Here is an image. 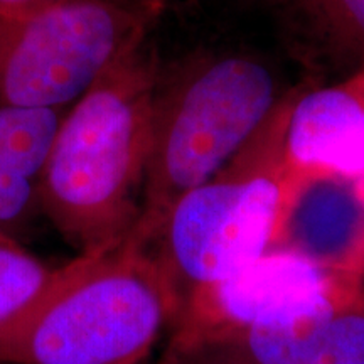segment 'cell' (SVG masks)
I'll return each mask as SVG.
<instances>
[{
	"instance_id": "6da1fadb",
	"label": "cell",
	"mask_w": 364,
	"mask_h": 364,
	"mask_svg": "<svg viewBox=\"0 0 364 364\" xmlns=\"http://www.w3.org/2000/svg\"><path fill=\"white\" fill-rule=\"evenodd\" d=\"M157 63L122 58L70 108L36 179L39 209L80 257L110 252L140 216Z\"/></svg>"
},
{
	"instance_id": "7a4b0ae2",
	"label": "cell",
	"mask_w": 364,
	"mask_h": 364,
	"mask_svg": "<svg viewBox=\"0 0 364 364\" xmlns=\"http://www.w3.org/2000/svg\"><path fill=\"white\" fill-rule=\"evenodd\" d=\"M181 304L154 253L127 238L66 263L49 292L0 332V364H139Z\"/></svg>"
},
{
	"instance_id": "3957f363",
	"label": "cell",
	"mask_w": 364,
	"mask_h": 364,
	"mask_svg": "<svg viewBox=\"0 0 364 364\" xmlns=\"http://www.w3.org/2000/svg\"><path fill=\"white\" fill-rule=\"evenodd\" d=\"M282 100L270 68L247 54H206L159 76L140 216L129 238L147 247L172 206L218 174Z\"/></svg>"
},
{
	"instance_id": "277c9868",
	"label": "cell",
	"mask_w": 364,
	"mask_h": 364,
	"mask_svg": "<svg viewBox=\"0 0 364 364\" xmlns=\"http://www.w3.org/2000/svg\"><path fill=\"white\" fill-rule=\"evenodd\" d=\"M295 95L284 97L218 174L182 196L145 247L181 300L272 250L289 172L285 132Z\"/></svg>"
},
{
	"instance_id": "5b68a950",
	"label": "cell",
	"mask_w": 364,
	"mask_h": 364,
	"mask_svg": "<svg viewBox=\"0 0 364 364\" xmlns=\"http://www.w3.org/2000/svg\"><path fill=\"white\" fill-rule=\"evenodd\" d=\"M156 0H71L0 12V103L73 107L108 70L147 43Z\"/></svg>"
},
{
	"instance_id": "8992f818",
	"label": "cell",
	"mask_w": 364,
	"mask_h": 364,
	"mask_svg": "<svg viewBox=\"0 0 364 364\" xmlns=\"http://www.w3.org/2000/svg\"><path fill=\"white\" fill-rule=\"evenodd\" d=\"M354 282L364 279L327 272L287 250H268L186 295L172 324L169 363L235 332L304 311Z\"/></svg>"
},
{
	"instance_id": "52a82bcc",
	"label": "cell",
	"mask_w": 364,
	"mask_h": 364,
	"mask_svg": "<svg viewBox=\"0 0 364 364\" xmlns=\"http://www.w3.org/2000/svg\"><path fill=\"white\" fill-rule=\"evenodd\" d=\"M272 248L364 279V201L354 181L289 169Z\"/></svg>"
},
{
	"instance_id": "ba28073f",
	"label": "cell",
	"mask_w": 364,
	"mask_h": 364,
	"mask_svg": "<svg viewBox=\"0 0 364 364\" xmlns=\"http://www.w3.org/2000/svg\"><path fill=\"white\" fill-rule=\"evenodd\" d=\"M285 157L290 171L364 176V63L339 83L295 95Z\"/></svg>"
},
{
	"instance_id": "9c48e42d",
	"label": "cell",
	"mask_w": 364,
	"mask_h": 364,
	"mask_svg": "<svg viewBox=\"0 0 364 364\" xmlns=\"http://www.w3.org/2000/svg\"><path fill=\"white\" fill-rule=\"evenodd\" d=\"M361 302L364 282H354L304 311L235 332L172 364H307L327 324Z\"/></svg>"
},
{
	"instance_id": "30bf717a",
	"label": "cell",
	"mask_w": 364,
	"mask_h": 364,
	"mask_svg": "<svg viewBox=\"0 0 364 364\" xmlns=\"http://www.w3.org/2000/svg\"><path fill=\"white\" fill-rule=\"evenodd\" d=\"M61 120V110L0 103V169L36 184Z\"/></svg>"
},
{
	"instance_id": "8fae6325",
	"label": "cell",
	"mask_w": 364,
	"mask_h": 364,
	"mask_svg": "<svg viewBox=\"0 0 364 364\" xmlns=\"http://www.w3.org/2000/svg\"><path fill=\"white\" fill-rule=\"evenodd\" d=\"M63 267H49L12 235L0 233V332L16 324L49 292Z\"/></svg>"
},
{
	"instance_id": "7c38bea8",
	"label": "cell",
	"mask_w": 364,
	"mask_h": 364,
	"mask_svg": "<svg viewBox=\"0 0 364 364\" xmlns=\"http://www.w3.org/2000/svg\"><path fill=\"white\" fill-rule=\"evenodd\" d=\"M322 39L364 51V0H292Z\"/></svg>"
},
{
	"instance_id": "4fadbf2b",
	"label": "cell",
	"mask_w": 364,
	"mask_h": 364,
	"mask_svg": "<svg viewBox=\"0 0 364 364\" xmlns=\"http://www.w3.org/2000/svg\"><path fill=\"white\" fill-rule=\"evenodd\" d=\"M307 364H364V302L332 318Z\"/></svg>"
},
{
	"instance_id": "5bb4252c",
	"label": "cell",
	"mask_w": 364,
	"mask_h": 364,
	"mask_svg": "<svg viewBox=\"0 0 364 364\" xmlns=\"http://www.w3.org/2000/svg\"><path fill=\"white\" fill-rule=\"evenodd\" d=\"M34 208H39L34 182L0 169V230L12 235L9 228L26 221Z\"/></svg>"
},
{
	"instance_id": "9a60e30c",
	"label": "cell",
	"mask_w": 364,
	"mask_h": 364,
	"mask_svg": "<svg viewBox=\"0 0 364 364\" xmlns=\"http://www.w3.org/2000/svg\"><path fill=\"white\" fill-rule=\"evenodd\" d=\"M71 0H0V12H31Z\"/></svg>"
},
{
	"instance_id": "2e32d148",
	"label": "cell",
	"mask_w": 364,
	"mask_h": 364,
	"mask_svg": "<svg viewBox=\"0 0 364 364\" xmlns=\"http://www.w3.org/2000/svg\"><path fill=\"white\" fill-rule=\"evenodd\" d=\"M354 188H356V193H358L359 198H361L364 201V176H361L359 179L354 181Z\"/></svg>"
},
{
	"instance_id": "e0dca14e",
	"label": "cell",
	"mask_w": 364,
	"mask_h": 364,
	"mask_svg": "<svg viewBox=\"0 0 364 364\" xmlns=\"http://www.w3.org/2000/svg\"><path fill=\"white\" fill-rule=\"evenodd\" d=\"M156 2H159V4H162V6H164V4H166V2H167V0H156Z\"/></svg>"
},
{
	"instance_id": "ac0fdd59",
	"label": "cell",
	"mask_w": 364,
	"mask_h": 364,
	"mask_svg": "<svg viewBox=\"0 0 364 364\" xmlns=\"http://www.w3.org/2000/svg\"><path fill=\"white\" fill-rule=\"evenodd\" d=\"M273 2H282V0H273Z\"/></svg>"
},
{
	"instance_id": "d6986e66",
	"label": "cell",
	"mask_w": 364,
	"mask_h": 364,
	"mask_svg": "<svg viewBox=\"0 0 364 364\" xmlns=\"http://www.w3.org/2000/svg\"><path fill=\"white\" fill-rule=\"evenodd\" d=\"M0 233H6V231H2V230H0Z\"/></svg>"
}]
</instances>
